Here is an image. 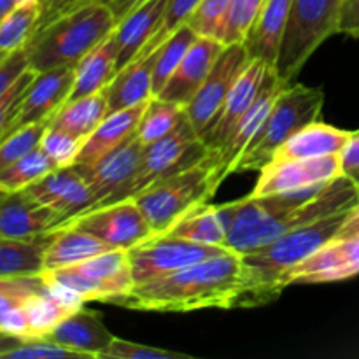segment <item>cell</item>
Instances as JSON below:
<instances>
[{"instance_id":"ffe728a7","label":"cell","mask_w":359,"mask_h":359,"mask_svg":"<svg viewBox=\"0 0 359 359\" xmlns=\"http://www.w3.org/2000/svg\"><path fill=\"white\" fill-rule=\"evenodd\" d=\"M67 221L63 214L44 205L27 189L2 193L0 237L20 238L56 230Z\"/></svg>"},{"instance_id":"2e32d148","label":"cell","mask_w":359,"mask_h":359,"mask_svg":"<svg viewBox=\"0 0 359 359\" xmlns=\"http://www.w3.org/2000/svg\"><path fill=\"white\" fill-rule=\"evenodd\" d=\"M342 175L340 154L305 158V160L272 161L262 168L252 196L277 195V193H297L305 189L325 188Z\"/></svg>"},{"instance_id":"b9f144b4","label":"cell","mask_w":359,"mask_h":359,"mask_svg":"<svg viewBox=\"0 0 359 359\" xmlns=\"http://www.w3.org/2000/svg\"><path fill=\"white\" fill-rule=\"evenodd\" d=\"M231 4L233 0H202L193 16L189 18L188 25L198 35L221 41L224 21H226Z\"/></svg>"},{"instance_id":"f6af8a7d","label":"cell","mask_w":359,"mask_h":359,"mask_svg":"<svg viewBox=\"0 0 359 359\" xmlns=\"http://www.w3.org/2000/svg\"><path fill=\"white\" fill-rule=\"evenodd\" d=\"M28 69H30V62H28V53L25 48L0 56V93H4L14 81L20 79Z\"/></svg>"},{"instance_id":"6da1fadb","label":"cell","mask_w":359,"mask_h":359,"mask_svg":"<svg viewBox=\"0 0 359 359\" xmlns=\"http://www.w3.org/2000/svg\"><path fill=\"white\" fill-rule=\"evenodd\" d=\"M237 202L226 248L245 256L262 251L294 228L358 205L359 188L340 175L325 188L266 196L248 195Z\"/></svg>"},{"instance_id":"7c38bea8","label":"cell","mask_w":359,"mask_h":359,"mask_svg":"<svg viewBox=\"0 0 359 359\" xmlns=\"http://www.w3.org/2000/svg\"><path fill=\"white\" fill-rule=\"evenodd\" d=\"M224 252H230L224 245H207L172 235H156L128 249V258L133 283L144 284Z\"/></svg>"},{"instance_id":"5bb4252c","label":"cell","mask_w":359,"mask_h":359,"mask_svg":"<svg viewBox=\"0 0 359 359\" xmlns=\"http://www.w3.org/2000/svg\"><path fill=\"white\" fill-rule=\"evenodd\" d=\"M62 226L79 228L100 238L112 249H126V251L154 237L153 228L133 198L121 200L70 217Z\"/></svg>"},{"instance_id":"f35d334b","label":"cell","mask_w":359,"mask_h":359,"mask_svg":"<svg viewBox=\"0 0 359 359\" xmlns=\"http://www.w3.org/2000/svg\"><path fill=\"white\" fill-rule=\"evenodd\" d=\"M49 126H51V121L34 123V125L18 128L16 132L2 139V144H0V168L14 163L20 158L27 156L28 153L37 149L42 144V139H44Z\"/></svg>"},{"instance_id":"1f68e13d","label":"cell","mask_w":359,"mask_h":359,"mask_svg":"<svg viewBox=\"0 0 359 359\" xmlns=\"http://www.w3.org/2000/svg\"><path fill=\"white\" fill-rule=\"evenodd\" d=\"M111 249V245L88 231L74 226H60L55 230V238L46 252V272L79 265Z\"/></svg>"},{"instance_id":"74e56055","label":"cell","mask_w":359,"mask_h":359,"mask_svg":"<svg viewBox=\"0 0 359 359\" xmlns=\"http://www.w3.org/2000/svg\"><path fill=\"white\" fill-rule=\"evenodd\" d=\"M0 356L4 359H70L86 358L77 351L48 339H16L2 335Z\"/></svg>"},{"instance_id":"681fc988","label":"cell","mask_w":359,"mask_h":359,"mask_svg":"<svg viewBox=\"0 0 359 359\" xmlns=\"http://www.w3.org/2000/svg\"><path fill=\"white\" fill-rule=\"evenodd\" d=\"M144 2H147V0H112V2H109L107 6L111 7L112 14L116 16V21L119 23L126 14L132 13V11L137 9L139 6H142Z\"/></svg>"},{"instance_id":"8fae6325","label":"cell","mask_w":359,"mask_h":359,"mask_svg":"<svg viewBox=\"0 0 359 359\" xmlns=\"http://www.w3.org/2000/svg\"><path fill=\"white\" fill-rule=\"evenodd\" d=\"M144 149L146 146L140 142L139 137L133 135L125 144L105 154L97 163L88 165V167L76 165L91 189L90 210L133 198Z\"/></svg>"},{"instance_id":"8992f818","label":"cell","mask_w":359,"mask_h":359,"mask_svg":"<svg viewBox=\"0 0 359 359\" xmlns=\"http://www.w3.org/2000/svg\"><path fill=\"white\" fill-rule=\"evenodd\" d=\"M217 153L210 151L200 163L160 179L133 196L156 235H163L175 221L195 207L210 202L219 182L216 179Z\"/></svg>"},{"instance_id":"cb8c5ba5","label":"cell","mask_w":359,"mask_h":359,"mask_svg":"<svg viewBox=\"0 0 359 359\" xmlns=\"http://www.w3.org/2000/svg\"><path fill=\"white\" fill-rule=\"evenodd\" d=\"M44 339L77 351L86 358H102L114 340V335L105 328L98 312L90 311L83 305L67 316Z\"/></svg>"},{"instance_id":"f1b7e54d","label":"cell","mask_w":359,"mask_h":359,"mask_svg":"<svg viewBox=\"0 0 359 359\" xmlns=\"http://www.w3.org/2000/svg\"><path fill=\"white\" fill-rule=\"evenodd\" d=\"M293 0H263L256 23L245 41L251 60H262L270 67L276 65L280 41L286 30Z\"/></svg>"},{"instance_id":"ab89813d","label":"cell","mask_w":359,"mask_h":359,"mask_svg":"<svg viewBox=\"0 0 359 359\" xmlns=\"http://www.w3.org/2000/svg\"><path fill=\"white\" fill-rule=\"evenodd\" d=\"M263 0H233L223 27L221 42L224 46L245 44L256 23Z\"/></svg>"},{"instance_id":"d590c367","label":"cell","mask_w":359,"mask_h":359,"mask_svg":"<svg viewBox=\"0 0 359 359\" xmlns=\"http://www.w3.org/2000/svg\"><path fill=\"white\" fill-rule=\"evenodd\" d=\"M200 35L193 30L189 25H182L181 28L174 32L160 48L156 49V63H154L153 72V95H160L165 84L170 81L177 67L184 60L186 53L189 51L195 41Z\"/></svg>"},{"instance_id":"9c48e42d","label":"cell","mask_w":359,"mask_h":359,"mask_svg":"<svg viewBox=\"0 0 359 359\" xmlns=\"http://www.w3.org/2000/svg\"><path fill=\"white\" fill-rule=\"evenodd\" d=\"M44 277L77 298L102 302L126 293L135 286L126 249H111L86 262L65 269L49 270Z\"/></svg>"},{"instance_id":"5b68a950","label":"cell","mask_w":359,"mask_h":359,"mask_svg":"<svg viewBox=\"0 0 359 359\" xmlns=\"http://www.w3.org/2000/svg\"><path fill=\"white\" fill-rule=\"evenodd\" d=\"M84 302L42 276L0 277V332L44 339Z\"/></svg>"},{"instance_id":"3957f363","label":"cell","mask_w":359,"mask_h":359,"mask_svg":"<svg viewBox=\"0 0 359 359\" xmlns=\"http://www.w3.org/2000/svg\"><path fill=\"white\" fill-rule=\"evenodd\" d=\"M351 209L294 228L262 251L242 256L245 270L242 307H256L276 300L284 290L283 277L287 270L305 262L309 256L333 241L349 216Z\"/></svg>"},{"instance_id":"7bdbcfd3","label":"cell","mask_w":359,"mask_h":359,"mask_svg":"<svg viewBox=\"0 0 359 359\" xmlns=\"http://www.w3.org/2000/svg\"><path fill=\"white\" fill-rule=\"evenodd\" d=\"M83 144L84 140L79 139V137L72 135V133L65 132L62 128L49 126L44 139H42L41 147L55 161L56 167H69V165L76 163Z\"/></svg>"},{"instance_id":"60d3db41","label":"cell","mask_w":359,"mask_h":359,"mask_svg":"<svg viewBox=\"0 0 359 359\" xmlns=\"http://www.w3.org/2000/svg\"><path fill=\"white\" fill-rule=\"evenodd\" d=\"M202 0H168L167 11H165L163 21H161L160 28H158L156 34L151 37V41L144 46L142 51L139 53V56L151 55L153 51H156L172 34H174L177 28H181L182 25H188L189 18L193 16V13L196 11V7L200 6ZM137 56V58H139Z\"/></svg>"},{"instance_id":"d6986e66","label":"cell","mask_w":359,"mask_h":359,"mask_svg":"<svg viewBox=\"0 0 359 359\" xmlns=\"http://www.w3.org/2000/svg\"><path fill=\"white\" fill-rule=\"evenodd\" d=\"M269 69V63L262 62V60H251V63L244 70L241 79L237 81L231 93L228 95L219 114L214 118L207 132L202 135V140L210 151H219L224 146V142L231 135L238 121L244 118L249 107L255 104Z\"/></svg>"},{"instance_id":"816d5d0a","label":"cell","mask_w":359,"mask_h":359,"mask_svg":"<svg viewBox=\"0 0 359 359\" xmlns=\"http://www.w3.org/2000/svg\"><path fill=\"white\" fill-rule=\"evenodd\" d=\"M356 212L359 214V203H358V205H356Z\"/></svg>"},{"instance_id":"83f0119b","label":"cell","mask_w":359,"mask_h":359,"mask_svg":"<svg viewBox=\"0 0 359 359\" xmlns=\"http://www.w3.org/2000/svg\"><path fill=\"white\" fill-rule=\"evenodd\" d=\"M353 132L335 128L326 123L316 121L298 130L277 149L272 161L305 160V158L340 154L349 142ZM270 161V163H272Z\"/></svg>"},{"instance_id":"277c9868","label":"cell","mask_w":359,"mask_h":359,"mask_svg":"<svg viewBox=\"0 0 359 359\" xmlns=\"http://www.w3.org/2000/svg\"><path fill=\"white\" fill-rule=\"evenodd\" d=\"M116 27L118 21L107 4L93 2L67 11L37 28L25 46L30 67L37 72L76 69Z\"/></svg>"},{"instance_id":"4316f807","label":"cell","mask_w":359,"mask_h":359,"mask_svg":"<svg viewBox=\"0 0 359 359\" xmlns=\"http://www.w3.org/2000/svg\"><path fill=\"white\" fill-rule=\"evenodd\" d=\"M147 104L149 102H144V104L135 105V107L109 114L100 123V126L84 140L79 156H77L74 165L88 167V165L97 163L105 154H109L116 147H119L126 140L132 139L137 133V128H139L140 119H142L144 112H146Z\"/></svg>"},{"instance_id":"bcb514c9","label":"cell","mask_w":359,"mask_h":359,"mask_svg":"<svg viewBox=\"0 0 359 359\" xmlns=\"http://www.w3.org/2000/svg\"><path fill=\"white\" fill-rule=\"evenodd\" d=\"M340 165L344 177L351 179L359 188V130L353 132L349 142L340 153Z\"/></svg>"},{"instance_id":"7dc6e473","label":"cell","mask_w":359,"mask_h":359,"mask_svg":"<svg viewBox=\"0 0 359 359\" xmlns=\"http://www.w3.org/2000/svg\"><path fill=\"white\" fill-rule=\"evenodd\" d=\"M339 34L359 39V0H342Z\"/></svg>"},{"instance_id":"603a6c76","label":"cell","mask_w":359,"mask_h":359,"mask_svg":"<svg viewBox=\"0 0 359 359\" xmlns=\"http://www.w3.org/2000/svg\"><path fill=\"white\" fill-rule=\"evenodd\" d=\"M238 202L226 205H210V202L195 207L175 221L163 235L186 238L207 245H224L237 214Z\"/></svg>"},{"instance_id":"ac0fdd59","label":"cell","mask_w":359,"mask_h":359,"mask_svg":"<svg viewBox=\"0 0 359 359\" xmlns=\"http://www.w3.org/2000/svg\"><path fill=\"white\" fill-rule=\"evenodd\" d=\"M76 83V69H53L39 72L30 90L25 95L16 116L0 130V139H6L18 128L41 121H53L56 112L69 102Z\"/></svg>"},{"instance_id":"e575fe53","label":"cell","mask_w":359,"mask_h":359,"mask_svg":"<svg viewBox=\"0 0 359 359\" xmlns=\"http://www.w3.org/2000/svg\"><path fill=\"white\" fill-rule=\"evenodd\" d=\"M186 119H188L186 107L165 98L153 97L147 104L135 135L144 146H149L174 132Z\"/></svg>"},{"instance_id":"7402d4cb","label":"cell","mask_w":359,"mask_h":359,"mask_svg":"<svg viewBox=\"0 0 359 359\" xmlns=\"http://www.w3.org/2000/svg\"><path fill=\"white\" fill-rule=\"evenodd\" d=\"M27 189L34 198L70 219L91 209V189L76 165L58 167Z\"/></svg>"},{"instance_id":"d6a6232c","label":"cell","mask_w":359,"mask_h":359,"mask_svg":"<svg viewBox=\"0 0 359 359\" xmlns=\"http://www.w3.org/2000/svg\"><path fill=\"white\" fill-rule=\"evenodd\" d=\"M107 116V98H105L104 91H100V93L90 95V97L79 98V100L67 102L56 112L51 126L62 128L72 135L79 137V139L86 140Z\"/></svg>"},{"instance_id":"c3c4849f","label":"cell","mask_w":359,"mask_h":359,"mask_svg":"<svg viewBox=\"0 0 359 359\" xmlns=\"http://www.w3.org/2000/svg\"><path fill=\"white\" fill-rule=\"evenodd\" d=\"M81 2H84V0H41L42 13H41V20H39L37 28H41L42 25L49 23V21L55 20V18L60 16V14L74 9V7L79 6Z\"/></svg>"},{"instance_id":"836d02e7","label":"cell","mask_w":359,"mask_h":359,"mask_svg":"<svg viewBox=\"0 0 359 359\" xmlns=\"http://www.w3.org/2000/svg\"><path fill=\"white\" fill-rule=\"evenodd\" d=\"M41 13V0H30L11 11L7 16L0 18V56L9 55L28 44L37 30Z\"/></svg>"},{"instance_id":"52a82bcc","label":"cell","mask_w":359,"mask_h":359,"mask_svg":"<svg viewBox=\"0 0 359 359\" xmlns=\"http://www.w3.org/2000/svg\"><path fill=\"white\" fill-rule=\"evenodd\" d=\"M325 93L321 88L305 84H286L277 97L265 126L251 144L244 156L238 160L235 172L262 170L276 156L277 149L291 135L311 123L319 121Z\"/></svg>"},{"instance_id":"9a60e30c","label":"cell","mask_w":359,"mask_h":359,"mask_svg":"<svg viewBox=\"0 0 359 359\" xmlns=\"http://www.w3.org/2000/svg\"><path fill=\"white\" fill-rule=\"evenodd\" d=\"M249 63H251V58L244 44L224 46L209 77L186 107L188 119L198 132L200 139L207 132L214 118L219 114L228 95L231 93Z\"/></svg>"},{"instance_id":"30bf717a","label":"cell","mask_w":359,"mask_h":359,"mask_svg":"<svg viewBox=\"0 0 359 359\" xmlns=\"http://www.w3.org/2000/svg\"><path fill=\"white\" fill-rule=\"evenodd\" d=\"M359 273V214L353 207L337 237L287 270L283 286L290 284H325L351 279Z\"/></svg>"},{"instance_id":"7a4b0ae2","label":"cell","mask_w":359,"mask_h":359,"mask_svg":"<svg viewBox=\"0 0 359 359\" xmlns=\"http://www.w3.org/2000/svg\"><path fill=\"white\" fill-rule=\"evenodd\" d=\"M244 258L230 251L189 265L170 276L135 284L104 304L130 311L189 312L200 309L242 307Z\"/></svg>"},{"instance_id":"e0dca14e","label":"cell","mask_w":359,"mask_h":359,"mask_svg":"<svg viewBox=\"0 0 359 359\" xmlns=\"http://www.w3.org/2000/svg\"><path fill=\"white\" fill-rule=\"evenodd\" d=\"M286 84L290 83H284L273 67H270V69L266 70L262 90H259L255 104L249 107V111L245 112L244 118L238 121V125L235 126V130L231 132V135L228 137L224 146L221 147L219 151H216V179L219 184L228 177V175L233 174L238 160L244 156L245 151L251 147V144L255 142L256 137L259 135V132H262L263 126H265L266 119H269L270 112H272V107L273 104H276L277 97H279V93L284 90Z\"/></svg>"},{"instance_id":"f546056e","label":"cell","mask_w":359,"mask_h":359,"mask_svg":"<svg viewBox=\"0 0 359 359\" xmlns=\"http://www.w3.org/2000/svg\"><path fill=\"white\" fill-rule=\"evenodd\" d=\"M55 230L32 237H0V277H35L46 272V252Z\"/></svg>"},{"instance_id":"ba28073f","label":"cell","mask_w":359,"mask_h":359,"mask_svg":"<svg viewBox=\"0 0 359 359\" xmlns=\"http://www.w3.org/2000/svg\"><path fill=\"white\" fill-rule=\"evenodd\" d=\"M340 6L342 0H293L273 65L284 83L298 76L326 39L339 34Z\"/></svg>"},{"instance_id":"8d00e7d4","label":"cell","mask_w":359,"mask_h":359,"mask_svg":"<svg viewBox=\"0 0 359 359\" xmlns=\"http://www.w3.org/2000/svg\"><path fill=\"white\" fill-rule=\"evenodd\" d=\"M55 168H58L55 161L39 146L27 156L0 168V193H13L28 188Z\"/></svg>"},{"instance_id":"d4e9b609","label":"cell","mask_w":359,"mask_h":359,"mask_svg":"<svg viewBox=\"0 0 359 359\" xmlns=\"http://www.w3.org/2000/svg\"><path fill=\"white\" fill-rule=\"evenodd\" d=\"M156 63V51L139 56L125 69L118 70L111 83L105 86L104 95L107 98L109 114L135 107L149 102L153 95V72Z\"/></svg>"},{"instance_id":"44dd1931","label":"cell","mask_w":359,"mask_h":359,"mask_svg":"<svg viewBox=\"0 0 359 359\" xmlns=\"http://www.w3.org/2000/svg\"><path fill=\"white\" fill-rule=\"evenodd\" d=\"M223 49L224 44L221 41L200 35L195 44L186 53L184 60L177 67L174 76L156 97L188 107L189 102L195 98V95L198 93L202 84L209 77L210 70L216 65Z\"/></svg>"},{"instance_id":"484cf974","label":"cell","mask_w":359,"mask_h":359,"mask_svg":"<svg viewBox=\"0 0 359 359\" xmlns=\"http://www.w3.org/2000/svg\"><path fill=\"white\" fill-rule=\"evenodd\" d=\"M167 6L168 0H147L119 21L114 30L119 48L118 70L132 63L156 34L163 21Z\"/></svg>"},{"instance_id":"4dcf8cb0","label":"cell","mask_w":359,"mask_h":359,"mask_svg":"<svg viewBox=\"0 0 359 359\" xmlns=\"http://www.w3.org/2000/svg\"><path fill=\"white\" fill-rule=\"evenodd\" d=\"M118 41L112 32L93 51L88 53L76 67V83H74L69 102L104 91L112 77L118 74Z\"/></svg>"},{"instance_id":"4fadbf2b","label":"cell","mask_w":359,"mask_h":359,"mask_svg":"<svg viewBox=\"0 0 359 359\" xmlns=\"http://www.w3.org/2000/svg\"><path fill=\"white\" fill-rule=\"evenodd\" d=\"M209 153L210 149L200 139L195 126L186 119L167 137L146 146L137 177L135 195L160 179L200 163L203 158L209 156Z\"/></svg>"},{"instance_id":"ee69618b","label":"cell","mask_w":359,"mask_h":359,"mask_svg":"<svg viewBox=\"0 0 359 359\" xmlns=\"http://www.w3.org/2000/svg\"><path fill=\"white\" fill-rule=\"evenodd\" d=\"M102 358L111 359H191L188 354L174 353V351L156 349V347L140 346V344L128 342V340H121L114 337L111 346L107 347Z\"/></svg>"},{"instance_id":"f907efd6","label":"cell","mask_w":359,"mask_h":359,"mask_svg":"<svg viewBox=\"0 0 359 359\" xmlns=\"http://www.w3.org/2000/svg\"><path fill=\"white\" fill-rule=\"evenodd\" d=\"M27 2H30V0H0V18L7 16L11 11H14L16 7L23 6Z\"/></svg>"}]
</instances>
